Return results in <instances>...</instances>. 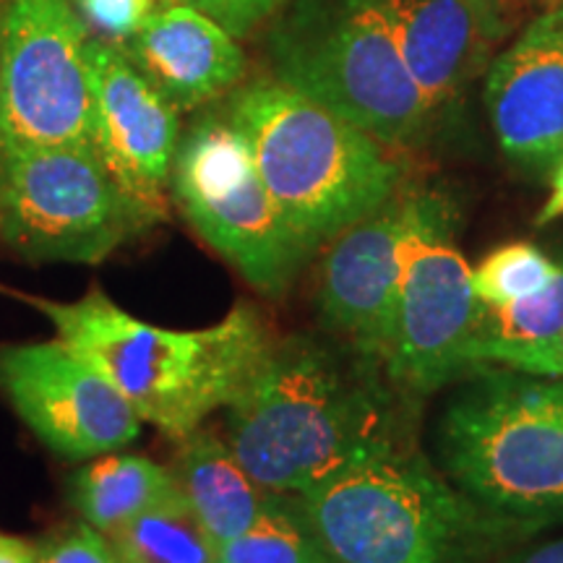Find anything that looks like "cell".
<instances>
[{"label": "cell", "mask_w": 563, "mask_h": 563, "mask_svg": "<svg viewBox=\"0 0 563 563\" xmlns=\"http://www.w3.org/2000/svg\"><path fill=\"white\" fill-rule=\"evenodd\" d=\"M382 365L350 347L298 334L272 342L228 407V443L262 488H316L352 464L397 446Z\"/></svg>", "instance_id": "1"}, {"label": "cell", "mask_w": 563, "mask_h": 563, "mask_svg": "<svg viewBox=\"0 0 563 563\" xmlns=\"http://www.w3.org/2000/svg\"><path fill=\"white\" fill-rule=\"evenodd\" d=\"M51 319L58 340L76 350L133 407L141 422L180 441L217 410H228L272 347L251 302H238L207 329H162L115 306L100 287L58 302L19 295Z\"/></svg>", "instance_id": "2"}, {"label": "cell", "mask_w": 563, "mask_h": 563, "mask_svg": "<svg viewBox=\"0 0 563 563\" xmlns=\"http://www.w3.org/2000/svg\"><path fill=\"white\" fill-rule=\"evenodd\" d=\"M228 121L308 253L394 199L399 159L371 133L279 81L245 87Z\"/></svg>", "instance_id": "3"}, {"label": "cell", "mask_w": 563, "mask_h": 563, "mask_svg": "<svg viewBox=\"0 0 563 563\" xmlns=\"http://www.w3.org/2000/svg\"><path fill=\"white\" fill-rule=\"evenodd\" d=\"M329 563H464L509 522L399 446L295 496Z\"/></svg>", "instance_id": "4"}, {"label": "cell", "mask_w": 563, "mask_h": 563, "mask_svg": "<svg viewBox=\"0 0 563 563\" xmlns=\"http://www.w3.org/2000/svg\"><path fill=\"white\" fill-rule=\"evenodd\" d=\"M435 446L483 511L509 525L563 519V384L485 373L446 405Z\"/></svg>", "instance_id": "5"}, {"label": "cell", "mask_w": 563, "mask_h": 563, "mask_svg": "<svg viewBox=\"0 0 563 563\" xmlns=\"http://www.w3.org/2000/svg\"><path fill=\"white\" fill-rule=\"evenodd\" d=\"M272 60L279 84L386 146L410 144L433 118L378 0H295Z\"/></svg>", "instance_id": "6"}, {"label": "cell", "mask_w": 563, "mask_h": 563, "mask_svg": "<svg viewBox=\"0 0 563 563\" xmlns=\"http://www.w3.org/2000/svg\"><path fill=\"white\" fill-rule=\"evenodd\" d=\"M165 217L136 199L89 144L0 157V241L26 262L100 264Z\"/></svg>", "instance_id": "7"}, {"label": "cell", "mask_w": 563, "mask_h": 563, "mask_svg": "<svg viewBox=\"0 0 563 563\" xmlns=\"http://www.w3.org/2000/svg\"><path fill=\"white\" fill-rule=\"evenodd\" d=\"M170 180L183 217L201 241L258 292H287L308 251L282 217L235 125L217 115L196 121L178 141Z\"/></svg>", "instance_id": "8"}, {"label": "cell", "mask_w": 563, "mask_h": 563, "mask_svg": "<svg viewBox=\"0 0 563 563\" xmlns=\"http://www.w3.org/2000/svg\"><path fill=\"white\" fill-rule=\"evenodd\" d=\"M452 201L435 191L402 196L397 321L386 378L399 389L428 394L464 368L485 306L473 269L454 241Z\"/></svg>", "instance_id": "9"}, {"label": "cell", "mask_w": 563, "mask_h": 563, "mask_svg": "<svg viewBox=\"0 0 563 563\" xmlns=\"http://www.w3.org/2000/svg\"><path fill=\"white\" fill-rule=\"evenodd\" d=\"M87 42L74 0H9L0 19V157L58 144L97 150Z\"/></svg>", "instance_id": "10"}, {"label": "cell", "mask_w": 563, "mask_h": 563, "mask_svg": "<svg viewBox=\"0 0 563 563\" xmlns=\"http://www.w3.org/2000/svg\"><path fill=\"white\" fill-rule=\"evenodd\" d=\"M0 394L66 460L118 452L141 433L133 407L63 340L0 344Z\"/></svg>", "instance_id": "11"}, {"label": "cell", "mask_w": 563, "mask_h": 563, "mask_svg": "<svg viewBox=\"0 0 563 563\" xmlns=\"http://www.w3.org/2000/svg\"><path fill=\"white\" fill-rule=\"evenodd\" d=\"M95 97L97 152L136 199L165 209L162 186L170 180L178 152V108H173L118 47L87 42Z\"/></svg>", "instance_id": "12"}, {"label": "cell", "mask_w": 563, "mask_h": 563, "mask_svg": "<svg viewBox=\"0 0 563 563\" xmlns=\"http://www.w3.org/2000/svg\"><path fill=\"white\" fill-rule=\"evenodd\" d=\"M402 196L376 209L332 241L321 266L323 323L363 357L384 368L394 342L399 292Z\"/></svg>", "instance_id": "13"}, {"label": "cell", "mask_w": 563, "mask_h": 563, "mask_svg": "<svg viewBox=\"0 0 563 563\" xmlns=\"http://www.w3.org/2000/svg\"><path fill=\"white\" fill-rule=\"evenodd\" d=\"M485 104L511 159L545 165L563 157V5L534 19L493 60Z\"/></svg>", "instance_id": "14"}, {"label": "cell", "mask_w": 563, "mask_h": 563, "mask_svg": "<svg viewBox=\"0 0 563 563\" xmlns=\"http://www.w3.org/2000/svg\"><path fill=\"white\" fill-rule=\"evenodd\" d=\"M428 108H446L483 68L504 16L473 0H378Z\"/></svg>", "instance_id": "15"}, {"label": "cell", "mask_w": 563, "mask_h": 563, "mask_svg": "<svg viewBox=\"0 0 563 563\" xmlns=\"http://www.w3.org/2000/svg\"><path fill=\"white\" fill-rule=\"evenodd\" d=\"M129 60L178 110L217 100L245 70L235 37L191 3L154 11L129 40Z\"/></svg>", "instance_id": "16"}, {"label": "cell", "mask_w": 563, "mask_h": 563, "mask_svg": "<svg viewBox=\"0 0 563 563\" xmlns=\"http://www.w3.org/2000/svg\"><path fill=\"white\" fill-rule=\"evenodd\" d=\"M170 473L214 548L251 530L274 498L245 473L230 443L203 428L180 439Z\"/></svg>", "instance_id": "17"}, {"label": "cell", "mask_w": 563, "mask_h": 563, "mask_svg": "<svg viewBox=\"0 0 563 563\" xmlns=\"http://www.w3.org/2000/svg\"><path fill=\"white\" fill-rule=\"evenodd\" d=\"M501 363L527 376H563V264L543 290L498 308H485L464 365Z\"/></svg>", "instance_id": "18"}, {"label": "cell", "mask_w": 563, "mask_h": 563, "mask_svg": "<svg viewBox=\"0 0 563 563\" xmlns=\"http://www.w3.org/2000/svg\"><path fill=\"white\" fill-rule=\"evenodd\" d=\"M178 490L170 470L141 454H100L68 481L70 504L102 534L115 532Z\"/></svg>", "instance_id": "19"}, {"label": "cell", "mask_w": 563, "mask_h": 563, "mask_svg": "<svg viewBox=\"0 0 563 563\" xmlns=\"http://www.w3.org/2000/svg\"><path fill=\"white\" fill-rule=\"evenodd\" d=\"M108 540L118 563H217V548L180 490L118 527Z\"/></svg>", "instance_id": "20"}, {"label": "cell", "mask_w": 563, "mask_h": 563, "mask_svg": "<svg viewBox=\"0 0 563 563\" xmlns=\"http://www.w3.org/2000/svg\"><path fill=\"white\" fill-rule=\"evenodd\" d=\"M217 563H329V559L298 501L274 493L251 530L217 545Z\"/></svg>", "instance_id": "21"}, {"label": "cell", "mask_w": 563, "mask_h": 563, "mask_svg": "<svg viewBox=\"0 0 563 563\" xmlns=\"http://www.w3.org/2000/svg\"><path fill=\"white\" fill-rule=\"evenodd\" d=\"M561 264L532 243H509L490 251L473 269V290L485 308H498L543 290L559 277Z\"/></svg>", "instance_id": "22"}, {"label": "cell", "mask_w": 563, "mask_h": 563, "mask_svg": "<svg viewBox=\"0 0 563 563\" xmlns=\"http://www.w3.org/2000/svg\"><path fill=\"white\" fill-rule=\"evenodd\" d=\"M74 9L104 40H131L154 13V0H74Z\"/></svg>", "instance_id": "23"}, {"label": "cell", "mask_w": 563, "mask_h": 563, "mask_svg": "<svg viewBox=\"0 0 563 563\" xmlns=\"http://www.w3.org/2000/svg\"><path fill=\"white\" fill-rule=\"evenodd\" d=\"M34 563H118L108 534L81 522L40 545Z\"/></svg>", "instance_id": "24"}, {"label": "cell", "mask_w": 563, "mask_h": 563, "mask_svg": "<svg viewBox=\"0 0 563 563\" xmlns=\"http://www.w3.org/2000/svg\"><path fill=\"white\" fill-rule=\"evenodd\" d=\"M188 3L222 24L232 37H243L272 13H277L285 0H188Z\"/></svg>", "instance_id": "25"}, {"label": "cell", "mask_w": 563, "mask_h": 563, "mask_svg": "<svg viewBox=\"0 0 563 563\" xmlns=\"http://www.w3.org/2000/svg\"><path fill=\"white\" fill-rule=\"evenodd\" d=\"M563 217V157L555 162V170H553V186H551V196H548L545 207L540 209L538 214V224H551L555 220Z\"/></svg>", "instance_id": "26"}, {"label": "cell", "mask_w": 563, "mask_h": 563, "mask_svg": "<svg viewBox=\"0 0 563 563\" xmlns=\"http://www.w3.org/2000/svg\"><path fill=\"white\" fill-rule=\"evenodd\" d=\"M40 545L26 543L21 538L0 534V563H34L37 561Z\"/></svg>", "instance_id": "27"}, {"label": "cell", "mask_w": 563, "mask_h": 563, "mask_svg": "<svg viewBox=\"0 0 563 563\" xmlns=\"http://www.w3.org/2000/svg\"><path fill=\"white\" fill-rule=\"evenodd\" d=\"M504 563H563V538L553 540V543H545L534 548L530 553L514 555V559Z\"/></svg>", "instance_id": "28"}, {"label": "cell", "mask_w": 563, "mask_h": 563, "mask_svg": "<svg viewBox=\"0 0 563 563\" xmlns=\"http://www.w3.org/2000/svg\"><path fill=\"white\" fill-rule=\"evenodd\" d=\"M473 3L483 5V9H488V11H496V13H501V9H504V0H473Z\"/></svg>", "instance_id": "29"}]
</instances>
